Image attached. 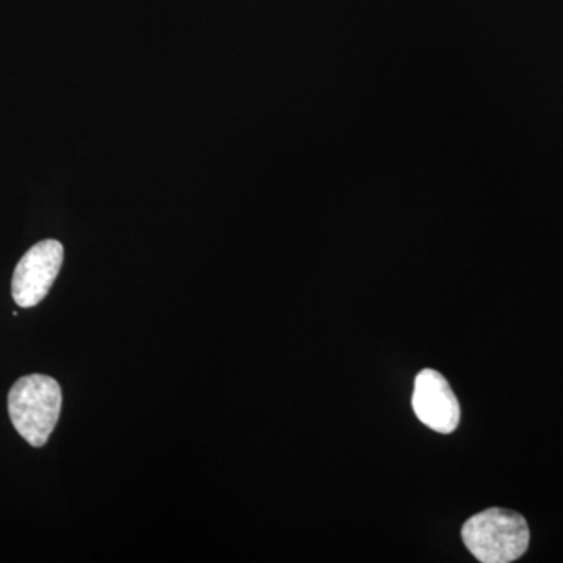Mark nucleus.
<instances>
[{"mask_svg":"<svg viewBox=\"0 0 563 563\" xmlns=\"http://www.w3.org/2000/svg\"><path fill=\"white\" fill-rule=\"evenodd\" d=\"M462 539L477 561L510 563L528 551L531 532L523 515L495 507L470 518Z\"/></svg>","mask_w":563,"mask_h":563,"instance_id":"obj_1","label":"nucleus"},{"mask_svg":"<svg viewBox=\"0 0 563 563\" xmlns=\"http://www.w3.org/2000/svg\"><path fill=\"white\" fill-rule=\"evenodd\" d=\"M62 388L44 374L21 377L9 393V413L18 433L32 446L47 443L62 412Z\"/></svg>","mask_w":563,"mask_h":563,"instance_id":"obj_2","label":"nucleus"},{"mask_svg":"<svg viewBox=\"0 0 563 563\" xmlns=\"http://www.w3.org/2000/svg\"><path fill=\"white\" fill-rule=\"evenodd\" d=\"M63 257L65 250L57 240H44L25 252L11 280L14 302L22 309L38 306L57 279Z\"/></svg>","mask_w":563,"mask_h":563,"instance_id":"obj_3","label":"nucleus"},{"mask_svg":"<svg viewBox=\"0 0 563 563\" xmlns=\"http://www.w3.org/2000/svg\"><path fill=\"white\" fill-rule=\"evenodd\" d=\"M412 406L422 424L440 433H451L461 421V406L450 384L435 369L426 368L415 379Z\"/></svg>","mask_w":563,"mask_h":563,"instance_id":"obj_4","label":"nucleus"}]
</instances>
